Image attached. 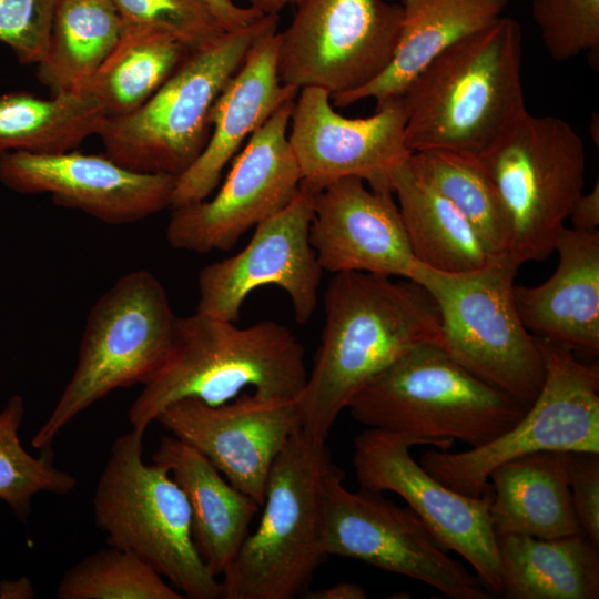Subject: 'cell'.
<instances>
[{"instance_id": "1", "label": "cell", "mask_w": 599, "mask_h": 599, "mask_svg": "<svg viewBox=\"0 0 599 599\" xmlns=\"http://www.w3.org/2000/svg\"><path fill=\"white\" fill-rule=\"evenodd\" d=\"M314 364L296 399L301 428L326 440L351 398L410 348L443 346L438 306L419 283L365 272L333 274Z\"/></svg>"}, {"instance_id": "2", "label": "cell", "mask_w": 599, "mask_h": 599, "mask_svg": "<svg viewBox=\"0 0 599 599\" xmlns=\"http://www.w3.org/2000/svg\"><path fill=\"white\" fill-rule=\"evenodd\" d=\"M520 62L508 17L447 48L402 94L407 149L481 156L527 112Z\"/></svg>"}, {"instance_id": "3", "label": "cell", "mask_w": 599, "mask_h": 599, "mask_svg": "<svg viewBox=\"0 0 599 599\" xmlns=\"http://www.w3.org/2000/svg\"><path fill=\"white\" fill-rule=\"evenodd\" d=\"M304 355L292 331L274 321L240 327L199 312L176 316L167 354L131 404L128 420L144 434L179 399L219 405L247 389L265 398L297 399L308 374Z\"/></svg>"}, {"instance_id": "4", "label": "cell", "mask_w": 599, "mask_h": 599, "mask_svg": "<svg viewBox=\"0 0 599 599\" xmlns=\"http://www.w3.org/2000/svg\"><path fill=\"white\" fill-rule=\"evenodd\" d=\"M346 408L368 428L448 450L456 440L470 448L489 443L528 406L469 373L443 346L426 343L372 377Z\"/></svg>"}, {"instance_id": "5", "label": "cell", "mask_w": 599, "mask_h": 599, "mask_svg": "<svg viewBox=\"0 0 599 599\" xmlns=\"http://www.w3.org/2000/svg\"><path fill=\"white\" fill-rule=\"evenodd\" d=\"M334 465L326 440L298 428L268 474L263 514L221 575L224 599H293L326 557L322 502Z\"/></svg>"}, {"instance_id": "6", "label": "cell", "mask_w": 599, "mask_h": 599, "mask_svg": "<svg viewBox=\"0 0 599 599\" xmlns=\"http://www.w3.org/2000/svg\"><path fill=\"white\" fill-rule=\"evenodd\" d=\"M278 16L226 32L206 49L190 52L141 106L104 118L97 135L105 155L140 173L179 177L200 156L211 133L214 102L244 62L256 39Z\"/></svg>"}, {"instance_id": "7", "label": "cell", "mask_w": 599, "mask_h": 599, "mask_svg": "<svg viewBox=\"0 0 599 599\" xmlns=\"http://www.w3.org/2000/svg\"><path fill=\"white\" fill-rule=\"evenodd\" d=\"M143 437L131 428L113 441L93 495L95 524L108 545L139 556L184 598H221L194 545L189 501L164 467L143 461Z\"/></svg>"}, {"instance_id": "8", "label": "cell", "mask_w": 599, "mask_h": 599, "mask_svg": "<svg viewBox=\"0 0 599 599\" xmlns=\"http://www.w3.org/2000/svg\"><path fill=\"white\" fill-rule=\"evenodd\" d=\"M518 267L507 253L466 272L417 262L410 280L438 306L444 349L469 373L529 407L542 387L545 364L514 301Z\"/></svg>"}, {"instance_id": "9", "label": "cell", "mask_w": 599, "mask_h": 599, "mask_svg": "<svg viewBox=\"0 0 599 599\" xmlns=\"http://www.w3.org/2000/svg\"><path fill=\"white\" fill-rule=\"evenodd\" d=\"M175 319L165 288L151 272L116 280L90 309L77 366L32 446L49 449L91 405L118 388L143 385L167 354Z\"/></svg>"}, {"instance_id": "10", "label": "cell", "mask_w": 599, "mask_h": 599, "mask_svg": "<svg viewBox=\"0 0 599 599\" xmlns=\"http://www.w3.org/2000/svg\"><path fill=\"white\" fill-rule=\"evenodd\" d=\"M478 159L504 213L507 254L519 266L547 258L582 193L579 134L564 119L527 111Z\"/></svg>"}, {"instance_id": "11", "label": "cell", "mask_w": 599, "mask_h": 599, "mask_svg": "<svg viewBox=\"0 0 599 599\" xmlns=\"http://www.w3.org/2000/svg\"><path fill=\"white\" fill-rule=\"evenodd\" d=\"M536 339L545 379L522 417L483 446L461 453L430 449L420 456L419 464L447 487L478 497L490 491V471L511 458L540 450L599 453L598 366L579 362L566 347Z\"/></svg>"}, {"instance_id": "12", "label": "cell", "mask_w": 599, "mask_h": 599, "mask_svg": "<svg viewBox=\"0 0 599 599\" xmlns=\"http://www.w3.org/2000/svg\"><path fill=\"white\" fill-rule=\"evenodd\" d=\"M345 473L335 464L324 485L322 546L339 556L420 581L451 599H487L484 582L448 551L409 508L383 493L343 485Z\"/></svg>"}, {"instance_id": "13", "label": "cell", "mask_w": 599, "mask_h": 599, "mask_svg": "<svg viewBox=\"0 0 599 599\" xmlns=\"http://www.w3.org/2000/svg\"><path fill=\"white\" fill-rule=\"evenodd\" d=\"M277 32V72L284 85L331 95L357 90L390 62L400 32V3L385 0H302Z\"/></svg>"}, {"instance_id": "14", "label": "cell", "mask_w": 599, "mask_h": 599, "mask_svg": "<svg viewBox=\"0 0 599 599\" xmlns=\"http://www.w3.org/2000/svg\"><path fill=\"white\" fill-rule=\"evenodd\" d=\"M294 100L250 136L212 199L172 207L165 236L173 248L229 251L294 197L302 181L287 139Z\"/></svg>"}, {"instance_id": "15", "label": "cell", "mask_w": 599, "mask_h": 599, "mask_svg": "<svg viewBox=\"0 0 599 599\" xmlns=\"http://www.w3.org/2000/svg\"><path fill=\"white\" fill-rule=\"evenodd\" d=\"M412 437L368 428L354 439L353 467L361 488L393 491L422 519L445 550L467 560L477 577L501 593L497 537L490 517V491L475 497L432 476L412 454Z\"/></svg>"}, {"instance_id": "16", "label": "cell", "mask_w": 599, "mask_h": 599, "mask_svg": "<svg viewBox=\"0 0 599 599\" xmlns=\"http://www.w3.org/2000/svg\"><path fill=\"white\" fill-rule=\"evenodd\" d=\"M314 194L301 184L282 210L255 226L241 252L204 266L197 277L196 312L237 322L253 291L275 285L287 294L295 321H309L323 273L309 242Z\"/></svg>"}, {"instance_id": "17", "label": "cell", "mask_w": 599, "mask_h": 599, "mask_svg": "<svg viewBox=\"0 0 599 599\" xmlns=\"http://www.w3.org/2000/svg\"><path fill=\"white\" fill-rule=\"evenodd\" d=\"M328 91L300 89L287 139L301 172V184L317 192L355 176L378 192H392V171L412 153L405 143L402 95L377 104L375 114L349 119L337 113Z\"/></svg>"}, {"instance_id": "18", "label": "cell", "mask_w": 599, "mask_h": 599, "mask_svg": "<svg viewBox=\"0 0 599 599\" xmlns=\"http://www.w3.org/2000/svg\"><path fill=\"white\" fill-rule=\"evenodd\" d=\"M155 422L199 450L230 484L260 506L275 459L301 428L296 399L253 393L219 405L182 398L167 405Z\"/></svg>"}, {"instance_id": "19", "label": "cell", "mask_w": 599, "mask_h": 599, "mask_svg": "<svg viewBox=\"0 0 599 599\" xmlns=\"http://www.w3.org/2000/svg\"><path fill=\"white\" fill-rule=\"evenodd\" d=\"M176 176L140 173L109 156L0 152V182L20 194H50L60 206L108 224H129L171 207Z\"/></svg>"}, {"instance_id": "20", "label": "cell", "mask_w": 599, "mask_h": 599, "mask_svg": "<svg viewBox=\"0 0 599 599\" xmlns=\"http://www.w3.org/2000/svg\"><path fill=\"white\" fill-rule=\"evenodd\" d=\"M309 242L323 271L332 274L410 278L417 264L394 193L367 189L355 176L315 192Z\"/></svg>"}, {"instance_id": "21", "label": "cell", "mask_w": 599, "mask_h": 599, "mask_svg": "<svg viewBox=\"0 0 599 599\" xmlns=\"http://www.w3.org/2000/svg\"><path fill=\"white\" fill-rule=\"evenodd\" d=\"M277 23L256 39L214 102L209 141L195 162L177 177L171 207L207 199L227 163L250 136L283 103L296 98L300 89L284 85L278 78Z\"/></svg>"}, {"instance_id": "22", "label": "cell", "mask_w": 599, "mask_h": 599, "mask_svg": "<svg viewBox=\"0 0 599 599\" xmlns=\"http://www.w3.org/2000/svg\"><path fill=\"white\" fill-rule=\"evenodd\" d=\"M554 274L537 286H514L524 326L570 351L599 352V230L564 227Z\"/></svg>"}, {"instance_id": "23", "label": "cell", "mask_w": 599, "mask_h": 599, "mask_svg": "<svg viewBox=\"0 0 599 599\" xmlns=\"http://www.w3.org/2000/svg\"><path fill=\"white\" fill-rule=\"evenodd\" d=\"M152 461L164 467L183 490L196 550L220 577L247 536L260 505L230 484L199 450L173 435L160 438Z\"/></svg>"}, {"instance_id": "24", "label": "cell", "mask_w": 599, "mask_h": 599, "mask_svg": "<svg viewBox=\"0 0 599 599\" xmlns=\"http://www.w3.org/2000/svg\"><path fill=\"white\" fill-rule=\"evenodd\" d=\"M509 0H402L403 19L393 58L373 81L355 91L331 95L335 108L373 98L379 104L399 97L441 52L494 23Z\"/></svg>"}, {"instance_id": "25", "label": "cell", "mask_w": 599, "mask_h": 599, "mask_svg": "<svg viewBox=\"0 0 599 599\" xmlns=\"http://www.w3.org/2000/svg\"><path fill=\"white\" fill-rule=\"evenodd\" d=\"M490 517L497 536L557 538L579 534L569 488V451L540 450L489 474Z\"/></svg>"}, {"instance_id": "26", "label": "cell", "mask_w": 599, "mask_h": 599, "mask_svg": "<svg viewBox=\"0 0 599 599\" xmlns=\"http://www.w3.org/2000/svg\"><path fill=\"white\" fill-rule=\"evenodd\" d=\"M497 547L505 598L599 597V546L581 532L549 539L497 536Z\"/></svg>"}, {"instance_id": "27", "label": "cell", "mask_w": 599, "mask_h": 599, "mask_svg": "<svg viewBox=\"0 0 599 599\" xmlns=\"http://www.w3.org/2000/svg\"><path fill=\"white\" fill-rule=\"evenodd\" d=\"M407 159L392 171L390 185L417 262L444 272H466L488 263L495 255L474 227L413 171Z\"/></svg>"}, {"instance_id": "28", "label": "cell", "mask_w": 599, "mask_h": 599, "mask_svg": "<svg viewBox=\"0 0 599 599\" xmlns=\"http://www.w3.org/2000/svg\"><path fill=\"white\" fill-rule=\"evenodd\" d=\"M123 21L112 0H59L37 78L53 94L82 90L116 45Z\"/></svg>"}, {"instance_id": "29", "label": "cell", "mask_w": 599, "mask_h": 599, "mask_svg": "<svg viewBox=\"0 0 599 599\" xmlns=\"http://www.w3.org/2000/svg\"><path fill=\"white\" fill-rule=\"evenodd\" d=\"M189 53L164 32L123 24L116 45L82 90L100 103L105 118L125 115L151 98Z\"/></svg>"}, {"instance_id": "30", "label": "cell", "mask_w": 599, "mask_h": 599, "mask_svg": "<svg viewBox=\"0 0 599 599\" xmlns=\"http://www.w3.org/2000/svg\"><path fill=\"white\" fill-rule=\"evenodd\" d=\"M105 115L87 91L42 99L29 92L0 95V152L61 153L97 135Z\"/></svg>"}, {"instance_id": "31", "label": "cell", "mask_w": 599, "mask_h": 599, "mask_svg": "<svg viewBox=\"0 0 599 599\" xmlns=\"http://www.w3.org/2000/svg\"><path fill=\"white\" fill-rule=\"evenodd\" d=\"M413 171L450 202L493 255L507 253V226L493 184L478 158L446 151L409 154Z\"/></svg>"}, {"instance_id": "32", "label": "cell", "mask_w": 599, "mask_h": 599, "mask_svg": "<svg viewBox=\"0 0 599 599\" xmlns=\"http://www.w3.org/2000/svg\"><path fill=\"white\" fill-rule=\"evenodd\" d=\"M59 599H183L146 561L109 545L79 560L60 579Z\"/></svg>"}, {"instance_id": "33", "label": "cell", "mask_w": 599, "mask_h": 599, "mask_svg": "<svg viewBox=\"0 0 599 599\" xmlns=\"http://www.w3.org/2000/svg\"><path fill=\"white\" fill-rule=\"evenodd\" d=\"M23 416L20 395L11 396L0 410V499L26 521L38 493L69 494L77 487V479L53 465L48 449L34 457L23 448L19 438Z\"/></svg>"}, {"instance_id": "34", "label": "cell", "mask_w": 599, "mask_h": 599, "mask_svg": "<svg viewBox=\"0 0 599 599\" xmlns=\"http://www.w3.org/2000/svg\"><path fill=\"white\" fill-rule=\"evenodd\" d=\"M124 26L164 32L190 52L215 43L226 31L204 0H112Z\"/></svg>"}, {"instance_id": "35", "label": "cell", "mask_w": 599, "mask_h": 599, "mask_svg": "<svg viewBox=\"0 0 599 599\" xmlns=\"http://www.w3.org/2000/svg\"><path fill=\"white\" fill-rule=\"evenodd\" d=\"M531 14L556 61L599 49V0H531Z\"/></svg>"}, {"instance_id": "36", "label": "cell", "mask_w": 599, "mask_h": 599, "mask_svg": "<svg viewBox=\"0 0 599 599\" xmlns=\"http://www.w3.org/2000/svg\"><path fill=\"white\" fill-rule=\"evenodd\" d=\"M59 0H0V41L24 64L40 63L48 50Z\"/></svg>"}, {"instance_id": "37", "label": "cell", "mask_w": 599, "mask_h": 599, "mask_svg": "<svg viewBox=\"0 0 599 599\" xmlns=\"http://www.w3.org/2000/svg\"><path fill=\"white\" fill-rule=\"evenodd\" d=\"M569 488L581 534L599 546V453L569 451Z\"/></svg>"}, {"instance_id": "38", "label": "cell", "mask_w": 599, "mask_h": 599, "mask_svg": "<svg viewBox=\"0 0 599 599\" xmlns=\"http://www.w3.org/2000/svg\"><path fill=\"white\" fill-rule=\"evenodd\" d=\"M204 1L226 32L245 28L265 16L248 6H237L233 0Z\"/></svg>"}, {"instance_id": "39", "label": "cell", "mask_w": 599, "mask_h": 599, "mask_svg": "<svg viewBox=\"0 0 599 599\" xmlns=\"http://www.w3.org/2000/svg\"><path fill=\"white\" fill-rule=\"evenodd\" d=\"M573 229L581 231L598 230L599 226V183L590 192L581 193L573 202L569 216Z\"/></svg>"}, {"instance_id": "40", "label": "cell", "mask_w": 599, "mask_h": 599, "mask_svg": "<svg viewBox=\"0 0 599 599\" xmlns=\"http://www.w3.org/2000/svg\"><path fill=\"white\" fill-rule=\"evenodd\" d=\"M366 597L365 589L353 582H338L319 590H306L302 595L305 599H365Z\"/></svg>"}, {"instance_id": "41", "label": "cell", "mask_w": 599, "mask_h": 599, "mask_svg": "<svg viewBox=\"0 0 599 599\" xmlns=\"http://www.w3.org/2000/svg\"><path fill=\"white\" fill-rule=\"evenodd\" d=\"M34 596V586L26 576L0 582V599H31Z\"/></svg>"}, {"instance_id": "42", "label": "cell", "mask_w": 599, "mask_h": 599, "mask_svg": "<svg viewBox=\"0 0 599 599\" xmlns=\"http://www.w3.org/2000/svg\"><path fill=\"white\" fill-rule=\"evenodd\" d=\"M248 7L265 16H278L280 11L302 0H246Z\"/></svg>"}, {"instance_id": "43", "label": "cell", "mask_w": 599, "mask_h": 599, "mask_svg": "<svg viewBox=\"0 0 599 599\" xmlns=\"http://www.w3.org/2000/svg\"><path fill=\"white\" fill-rule=\"evenodd\" d=\"M0 582H1V579H0Z\"/></svg>"}]
</instances>
